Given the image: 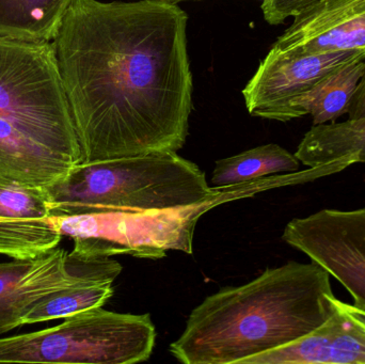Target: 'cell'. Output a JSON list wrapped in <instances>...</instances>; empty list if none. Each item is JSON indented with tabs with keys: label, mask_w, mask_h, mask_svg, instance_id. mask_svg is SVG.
Listing matches in <instances>:
<instances>
[{
	"label": "cell",
	"mask_w": 365,
	"mask_h": 364,
	"mask_svg": "<svg viewBox=\"0 0 365 364\" xmlns=\"http://www.w3.org/2000/svg\"><path fill=\"white\" fill-rule=\"evenodd\" d=\"M364 71L365 59L351 62L331 73L293 103L289 120L310 115L313 124L321 125L347 115Z\"/></svg>",
	"instance_id": "cell-14"
},
{
	"label": "cell",
	"mask_w": 365,
	"mask_h": 364,
	"mask_svg": "<svg viewBox=\"0 0 365 364\" xmlns=\"http://www.w3.org/2000/svg\"><path fill=\"white\" fill-rule=\"evenodd\" d=\"M121 271L122 265L110 258H74L58 247L0 263V333L23 326L24 316L49 293L87 279L115 281Z\"/></svg>",
	"instance_id": "cell-8"
},
{
	"label": "cell",
	"mask_w": 365,
	"mask_h": 364,
	"mask_svg": "<svg viewBox=\"0 0 365 364\" xmlns=\"http://www.w3.org/2000/svg\"><path fill=\"white\" fill-rule=\"evenodd\" d=\"M187 24L168 0H73L51 43L81 162L184 147L192 110Z\"/></svg>",
	"instance_id": "cell-1"
},
{
	"label": "cell",
	"mask_w": 365,
	"mask_h": 364,
	"mask_svg": "<svg viewBox=\"0 0 365 364\" xmlns=\"http://www.w3.org/2000/svg\"><path fill=\"white\" fill-rule=\"evenodd\" d=\"M155 341L150 314L98 307L51 328L0 339V363L135 364L149 360Z\"/></svg>",
	"instance_id": "cell-5"
},
{
	"label": "cell",
	"mask_w": 365,
	"mask_h": 364,
	"mask_svg": "<svg viewBox=\"0 0 365 364\" xmlns=\"http://www.w3.org/2000/svg\"><path fill=\"white\" fill-rule=\"evenodd\" d=\"M0 119L81 164L53 43L0 36Z\"/></svg>",
	"instance_id": "cell-4"
},
{
	"label": "cell",
	"mask_w": 365,
	"mask_h": 364,
	"mask_svg": "<svg viewBox=\"0 0 365 364\" xmlns=\"http://www.w3.org/2000/svg\"><path fill=\"white\" fill-rule=\"evenodd\" d=\"M168 1L175 2V1H182V0H168Z\"/></svg>",
	"instance_id": "cell-22"
},
{
	"label": "cell",
	"mask_w": 365,
	"mask_h": 364,
	"mask_svg": "<svg viewBox=\"0 0 365 364\" xmlns=\"http://www.w3.org/2000/svg\"><path fill=\"white\" fill-rule=\"evenodd\" d=\"M334 297L321 265L291 261L206 297L169 350L184 364H244L325 324L336 312Z\"/></svg>",
	"instance_id": "cell-2"
},
{
	"label": "cell",
	"mask_w": 365,
	"mask_h": 364,
	"mask_svg": "<svg viewBox=\"0 0 365 364\" xmlns=\"http://www.w3.org/2000/svg\"><path fill=\"white\" fill-rule=\"evenodd\" d=\"M225 194L188 207L51 216V220L62 237L74 241L70 252L74 258L132 256L158 260L165 258L169 250L192 254L197 222Z\"/></svg>",
	"instance_id": "cell-6"
},
{
	"label": "cell",
	"mask_w": 365,
	"mask_h": 364,
	"mask_svg": "<svg viewBox=\"0 0 365 364\" xmlns=\"http://www.w3.org/2000/svg\"><path fill=\"white\" fill-rule=\"evenodd\" d=\"M365 59V49L295 55L270 48L242 90L253 117L287 122L292 105L331 73Z\"/></svg>",
	"instance_id": "cell-9"
},
{
	"label": "cell",
	"mask_w": 365,
	"mask_h": 364,
	"mask_svg": "<svg viewBox=\"0 0 365 364\" xmlns=\"http://www.w3.org/2000/svg\"><path fill=\"white\" fill-rule=\"evenodd\" d=\"M328 0H263L264 19L270 25H280L289 17L297 16Z\"/></svg>",
	"instance_id": "cell-19"
},
{
	"label": "cell",
	"mask_w": 365,
	"mask_h": 364,
	"mask_svg": "<svg viewBox=\"0 0 365 364\" xmlns=\"http://www.w3.org/2000/svg\"><path fill=\"white\" fill-rule=\"evenodd\" d=\"M73 0H0V36L51 42Z\"/></svg>",
	"instance_id": "cell-16"
},
{
	"label": "cell",
	"mask_w": 365,
	"mask_h": 364,
	"mask_svg": "<svg viewBox=\"0 0 365 364\" xmlns=\"http://www.w3.org/2000/svg\"><path fill=\"white\" fill-rule=\"evenodd\" d=\"M113 282L107 279H87L49 293L28 311L21 325L66 318L103 307L113 295Z\"/></svg>",
	"instance_id": "cell-18"
},
{
	"label": "cell",
	"mask_w": 365,
	"mask_h": 364,
	"mask_svg": "<svg viewBox=\"0 0 365 364\" xmlns=\"http://www.w3.org/2000/svg\"><path fill=\"white\" fill-rule=\"evenodd\" d=\"M244 364H365V329L336 308L312 333Z\"/></svg>",
	"instance_id": "cell-12"
},
{
	"label": "cell",
	"mask_w": 365,
	"mask_h": 364,
	"mask_svg": "<svg viewBox=\"0 0 365 364\" xmlns=\"http://www.w3.org/2000/svg\"><path fill=\"white\" fill-rule=\"evenodd\" d=\"M46 189L51 216L173 209L220 194L177 152L81 162Z\"/></svg>",
	"instance_id": "cell-3"
},
{
	"label": "cell",
	"mask_w": 365,
	"mask_h": 364,
	"mask_svg": "<svg viewBox=\"0 0 365 364\" xmlns=\"http://www.w3.org/2000/svg\"><path fill=\"white\" fill-rule=\"evenodd\" d=\"M349 120L365 119V71L354 94L349 113Z\"/></svg>",
	"instance_id": "cell-20"
},
{
	"label": "cell",
	"mask_w": 365,
	"mask_h": 364,
	"mask_svg": "<svg viewBox=\"0 0 365 364\" xmlns=\"http://www.w3.org/2000/svg\"><path fill=\"white\" fill-rule=\"evenodd\" d=\"M76 162L57 153L0 119V177L47 186L66 177Z\"/></svg>",
	"instance_id": "cell-13"
},
{
	"label": "cell",
	"mask_w": 365,
	"mask_h": 364,
	"mask_svg": "<svg viewBox=\"0 0 365 364\" xmlns=\"http://www.w3.org/2000/svg\"><path fill=\"white\" fill-rule=\"evenodd\" d=\"M293 19L272 48L295 55L365 49V0H328Z\"/></svg>",
	"instance_id": "cell-11"
},
{
	"label": "cell",
	"mask_w": 365,
	"mask_h": 364,
	"mask_svg": "<svg viewBox=\"0 0 365 364\" xmlns=\"http://www.w3.org/2000/svg\"><path fill=\"white\" fill-rule=\"evenodd\" d=\"M300 162L276 143L259 145L237 155L217 160L212 184L216 188L244 185L249 182L278 173L297 172Z\"/></svg>",
	"instance_id": "cell-17"
},
{
	"label": "cell",
	"mask_w": 365,
	"mask_h": 364,
	"mask_svg": "<svg viewBox=\"0 0 365 364\" xmlns=\"http://www.w3.org/2000/svg\"><path fill=\"white\" fill-rule=\"evenodd\" d=\"M282 239L336 278L365 311V207L322 209L291 220Z\"/></svg>",
	"instance_id": "cell-7"
},
{
	"label": "cell",
	"mask_w": 365,
	"mask_h": 364,
	"mask_svg": "<svg viewBox=\"0 0 365 364\" xmlns=\"http://www.w3.org/2000/svg\"><path fill=\"white\" fill-rule=\"evenodd\" d=\"M51 217L45 186L0 177V254L29 259L57 247L62 236Z\"/></svg>",
	"instance_id": "cell-10"
},
{
	"label": "cell",
	"mask_w": 365,
	"mask_h": 364,
	"mask_svg": "<svg viewBox=\"0 0 365 364\" xmlns=\"http://www.w3.org/2000/svg\"><path fill=\"white\" fill-rule=\"evenodd\" d=\"M334 303L339 310L351 316L357 324H359L360 326L364 327L365 329V311L358 309L354 305L343 303V301H339L336 297L334 298Z\"/></svg>",
	"instance_id": "cell-21"
},
{
	"label": "cell",
	"mask_w": 365,
	"mask_h": 364,
	"mask_svg": "<svg viewBox=\"0 0 365 364\" xmlns=\"http://www.w3.org/2000/svg\"><path fill=\"white\" fill-rule=\"evenodd\" d=\"M354 156L365 164V119L314 125L302 138L295 156L302 164L317 167Z\"/></svg>",
	"instance_id": "cell-15"
}]
</instances>
